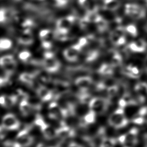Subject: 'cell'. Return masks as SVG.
<instances>
[{
	"label": "cell",
	"mask_w": 147,
	"mask_h": 147,
	"mask_svg": "<svg viewBox=\"0 0 147 147\" xmlns=\"http://www.w3.org/2000/svg\"><path fill=\"white\" fill-rule=\"evenodd\" d=\"M108 122L112 127L119 129L126 126L128 124L129 120L125 115L123 109L119 107L110 115Z\"/></svg>",
	"instance_id": "obj_1"
},
{
	"label": "cell",
	"mask_w": 147,
	"mask_h": 147,
	"mask_svg": "<svg viewBox=\"0 0 147 147\" xmlns=\"http://www.w3.org/2000/svg\"><path fill=\"white\" fill-rule=\"evenodd\" d=\"M109 104V101L106 98L95 97L91 98L88 106L90 109L94 111L96 114H102L106 111Z\"/></svg>",
	"instance_id": "obj_2"
},
{
	"label": "cell",
	"mask_w": 147,
	"mask_h": 147,
	"mask_svg": "<svg viewBox=\"0 0 147 147\" xmlns=\"http://www.w3.org/2000/svg\"><path fill=\"white\" fill-rule=\"evenodd\" d=\"M34 123L39 127L42 134L46 139L52 140L56 137V130L46 123L40 115H37L36 116Z\"/></svg>",
	"instance_id": "obj_3"
},
{
	"label": "cell",
	"mask_w": 147,
	"mask_h": 147,
	"mask_svg": "<svg viewBox=\"0 0 147 147\" xmlns=\"http://www.w3.org/2000/svg\"><path fill=\"white\" fill-rule=\"evenodd\" d=\"M34 142V138L31 136L28 129H24L17 135L13 147H28Z\"/></svg>",
	"instance_id": "obj_4"
},
{
	"label": "cell",
	"mask_w": 147,
	"mask_h": 147,
	"mask_svg": "<svg viewBox=\"0 0 147 147\" xmlns=\"http://www.w3.org/2000/svg\"><path fill=\"white\" fill-rule=\"evenodd\" d=\"M49 117L51 119L61 121L68 114V111L61 106L56 102H52L48 107Z\"/></svg>",
	"instance_id": "obj_5"
},
{
	"label": "cell",
	"mask_w": 147,
	"mask_h": 147,
	"mask_svg": "<svg viewBox=\"0 0 147 147\" xmlns=\"http://www.w3.org/2000/svg\"><path fill=\"white\" fill-rule=\"evenodd\" d=\"M2 127L7 130H16L20 126V122L17 118L13 114H6L2 119Z\"/></svg>",
	"instance_id": "obj_6"
},
{
	"label": "cell",
	"mask_w": 147,
	"mask_h": 147,
	"mask_svg": "<svg viewBox=\"0 0 147 147\" xmlns=\"http://www.w3.org/2000/svg\"><path fill=\"white\" fill-rule=\"evenodd\" d=\"M81 48L82 47L79 44H75L66 49L64 52V55L68 60L71 61H75L78 59Z\"/></svg>",
	"instance_id": "obj_7"
},
{
	"label": "cell",
	"mask_w": 147,
	"mask_h": 147,
	"mask_svg": "<svg viewBox=\"0 0 147 147\" xmlns=\"http://www.w3.org/2000/svg\"><path fill=\"white\" fill-rule=\"evenodd\" d=\"M74 21V18L72 16H68L65 18H61L57 22L58 30L67 33L68 30L72 26Z\"/></svg>",
	"instance_id": "obj_8"
},
{
	"label": "cell",
	"mask_w": 147,
	"mask_h": 147,
	"mask_svg": "<svg viewBox=\"0 0 147 147\" xmlns=\"http://www.w3.org/2000/svg\"><path fill=\"white\" fill-rule=\"evenodd\" d=\"M56 136L63 139L72 137L75 134L74 129L65 124H62L61 126L57 129H56Z\"/></svg>",
	"instance_id": "obj_9"
},
{
	"label": "cell",
	"mask_w": 147,
	"mask_h": 147,
	"mask_svg": "<svg viewBox=\"0 0 147 147\" xmlns=\"http://www.w3.org/2000/svg\"><path fill=\"white\" fill-rule=\"evenodd\" d=\"M138 129L136 127L131 128L126 135V141L125 146L132 147L137 144L138 142Z\"/></svg>",
	"instance_id": "obj_10"
},
{
	"label": "cell",
	"mask_w": 147,
	"mask_h": 147,
	"mask_svg": "<svg viewBox=\"0 0 147 147\" xmlns=\"http://www.w3.org/2000/svg\"><path fill=\"white\" fill-rule=\"evenodd\" d=\"M17 99V95H3L0 96V105L6 109L11 108L16 103Z\"/></svg>",
	"instance_id": "obj_11"
},
{
	"label": "cell",
	"mask_w": 147,
	"mask_h": 147,
	"mask_svg": "<svg viewBox=\"0 0 147 147\" xmlns=\"http://www.w3.org/2000/svg\"><path fill=\"white\" fill-rule=\"evenodd\" d=\"M92 83V79L89 76H82L78 78L75 81L76 86L83 92L87 91Z\"/></svg>",
	"instance_id": "obj_12"
},
{
	"label": "cell",
	"mask_w": 147,
	"mask_h": 147,
	"mask_svg": "<svg viewBox=\"0 0 147 147\" xmlns=\"http://www.w3.org/2000/svg\"><path fill=\"white\" fill-rule=\"evenodd\" d=\"M37 94L38 98L43 102L50 100L53 97V92L47 87L41 86L37 90Z\"/></svg>",
	"instance_id": "obj_13"
},
{
	"label": "cell",
	"mask_w": 147,
	"mask_h": 147,
	"mask_svg": "<svg viewBox=\"0 0 147 147\" xmlns=\"http://www.w3.org/2000/svg\"><path fill=\"white\" fill-rule=\"evenodd\" d=\"M44 66L47 71L53 72L59 68L60 63L53 57L45 59L44 61Z\"/></svg>",
	"instance_id": "obj_14"
},
{
	"label": "cell",
	"mask_w": 147,
	"mask_h": 147,
	"mask_svg": "<svg viewBox=\"0 0 147 147\" xmlns=\"http://www.w3.org/2000/svg\"><path fill=\"white\" fill-rule=\"evenodd\" d=\"M146 47V43L142 39H139L134 42H132L129 44V49L134 52H142Z\"/></svg>",
	"instance_id": "obj_15"
},
{
	"label": "cell",
	"mask_w": 147,
	"mask_h": 147,
	"mask_svg": "<svg viewBox=\"0 0 147 147\" xmlns=\"http://www.w3.org/2000/svg\"><path fill=\"white\" fill-rule=\"evenodd\" d=\"M32 104L26 99L21 100L20 103V110L21 114L24 116H28L32 111Z\"/></svg>",
	"instance_id": "obj_16"
},
{
	"label": "cell",
	"mask_w": 147,
	"mask_h": 147,
	"mask_svg": "<svg viewBox=\"0 0 147 147\" xmlns=\"http://www.w3.org/2000/svg\"><path fill=\"white\" fill-rule=\"evenodd\" d=\"M124 72L127 76L131 78H138L141 74V71L140 69L132 64H130L126 66L124 69Z\"/></svg>",
	"instance_id": "obj_17"
},
{
	"label": "cell",
	"mask_w": 147,
	"mask_h": 147,
	"mask_svg": "<svg viewBox=\"0 0 147 147\" xmlns=\"http://www.w3.org/2000/svg\"><path fill=\"white\" fill-rule=\"evenodd\" d=\"M33 41L32 35L30 33L29 29H25L24 31L23 34L20 36L19 38V42L21 44L28 45L30 44Z\"/></svg>",
	"instance_id": "obj_18"
},
{
	"label": "cell",
	"mask_w": 147,
	"mask_h": 147,
	"mask_svg": "<svg viewBox=\"0 0 147 147\" xmlns=\"http://www.w3.org/2000/svg\"><path fill=\"white\" fill-rule=\"evenodd\" d=\"M134 90L139 96L145 97L147 95V83L140 82L136 85Z\"/></svg>",
	"instance_id": "obj_19"
},
{
	"label": "cell",
	"mask_w": 147,
	"mask_h": 147,
	"mask_svg": "<svg viewBox=\"0 0 147 147\" xmlns=\"http://www.w3.org/2000/svg\"><path fill=\"white\" fill-rule=\"evenodd\" d=\"M120 6L118 0H105V7L109 10H115Z\"/></svg>",
	"instance_id": "obj_20"
},
{
	"label": "cell",
	"mask_w": 147,
	"mask_h": 147,
	"mask_svg": "<svg viewBox=\"0 0 147 147\" xmlns=\"http://www.w3.org/2000/svg\"><path fill=\"white\" fill-rule=\"evenodd\" d=\"M96 113L90 110V111L84 115L83 118V122L84 124L88 125L94 123L96 118Z\"/></svg>",
	"instance_id": "obj_21"
},
{
	"label": "cell",
	"mask_w": 147,
	"mask_h": 147,
	"mask_svg": "<svg viewBox=\"0 0 147 147\" xmlns=\"http://www.w3.org/2000/svg\"><path fill=\"white\" fill-rule=\"evenodd\" d=\"M116 144V140L114 138L104 137L102 138L100 147H115Z\"/></svg>",
	"instance_id": "obj_22"
},
{
	"label": "cell",
	"mask_w": 147,
	"mask_h": 147,
	"mask_svg": "<svg viewBox=\"0 0 147 147\" xmlns=\"http://www.w3.org/2000/svg\"><path fill=\"white\" fill-rule=\"evenodd\" d=\"M20 80L26 84L32 85L34 80V76L31 74L25 72L20 75Z\"/></svg>",
	"instance_id": "obj_23"
},
{
	"label": "cell",
	"mask_w": 147,
	"mask_h": 147,
	"mask_svg": "<svg viewBox=\"0 0 147 147\" xmlns=\"http://www.w3.org/2000/svg\"><path fill=\"white\" fill-rule=\"evenodd\" d=\"M140 6L134 3H127L125 5V12L129 16H131L140 7Z\"/></svg>",
	"instance_id": "obj_24"
},
{
	"label": "cell",
	"mask_w": 147,
	"mask_h": 147,
	"mask_svg": "<svg viewBox=\"0 0 147 147\" xmlns=\"http://www.w3.org/2000/svg\"><path fill=\"white\" fill-rule=\"evenodd\" d=\"M99 72L104 75H110L113 73V67L111 64H104L99 68Z\"/></svg>",
	"instance_id": "obj_25"
},
{
	"label": "cell",
	"mask_w": 147,
	"mask_h": 147,
	"mask_svg": "<svg viewBox=\"0 0 147 147\" xmlns=\"http://www.w3.org/2000/svg\"><path fill=\"white\" fill-rule=\"evenodd\" d=\"M85 18L89 22H98L102 17L97 13L96 11H90L87 12V14Z\"/></svg>",
	"instance_id": "obj_26"
},
{
	"label": "cell",
	"mask_w": 147,
	"mask_h": 147,
	"mask_svg": "<svg viewBox=\"0 0 147 147\" xmlns=\"http://www.w3.org/2000/svg\"><path fill=\"white\" fill-rule=\"evenodd\" d=\"M12 46V42L7 38H0V51L7 50Z\"/></svg>",
	"instance_id": "obj_27"
},
{
	"label": "cell",
	"mask_w": 147,
	"mask_h": 147,
	"mask_svg": "<svg viewBox=\"0 0 147 147\" xmlns=\"http://www.w3.org/2000/svg\"><path fill=\"white\" fill-rule=\"evenodd\" d=\"M122 63V57L119 53H114L111 57V65L113 67L119 65Z\"/></svg>",
	"instance_id": "obj_28"
},
{
	"label": "cell",
	"mask_w": 147,
	"mask_h": 147,
	"mask_svg": "<svg viewBox=\"0 0 147 147\" xmlns=\"http://www.w3.org/2000/svg\"><path fill=\"white\" fill-rule=\"evenodd\" d=\"M14 61V57L11 55H5L0 58V65L3 66Z\"/></svg>",
	"instance_id": "obj_29"
},
{
	"label": "cell",
	"mask_w": 147,
	"mask_h": 147,
	"mask_svg": "<svg viewBox=\"0 0 147 147\" xmlns=\"http://www.w3.org/2000/svg\"><path fill=\"white\" fill-rule=\"evenodd\" d=\"M119 88L115 84L107 88V94L110 98L114 97L118 92Z\"/></svg>",
	"instance_id": "obj_30"
},
{
	"label": "cell",
	"mask_w": 147,
	"mask_h": 147,
	"mask_svg": "<svg viewBox=\"0 0 147 147\" xmlns=\"http://www.w3.org/2000/svg\"><path fill=\"white\" fill-rule=\"evenodd\" d=\"M2 68L5 69V71L6 72H7L9 74L13 72H14V71L15 70V69L16 68V62L14 60V61L3 66Z\"/></svg>",
	"instance_id": "obj_31"
},
{
	"label": "cell",
	"mask_w": 147,
	"mask_h": 147,
	"mask_svg": "<svg viewBox=\"0 0 147 147\" xmlns=\"http://www.w3.org/2000/svg\"><path fill=\"white\" fill-rule=\"evenodd\" d=\"M126 30L129 33H130L131 36H137V28L136 26L133 25V24H130V25H128L126 27Z\"/></svg>",
	"instance_id": "obj_32"
},
{
	"label": "cell",
	"mask_w": 147,
	"mask_h": 147,
	"mask_svg": "<svg viewBox=\"0 0 147 147\" xmlns=\"http://www.w3.org/2000/svg\"><path fill=\"white\" fill-rule=\"evenodd\" d=\"M98 29L100 31H103L106 30V29L107 27V24L106 21H105L104 19L101 18L98 22H96Z\"/></svg>",
	"instance_id": "obj_33"
},
{
	"label": "cell",
	"mask_w": 147,
	"mask_h": 147,
	"mask_svg": "<svg viewBox=\"0 0 147 147\" xmlns=\"http://www.w3.org/2000/svg\"><path fill=\"white\" fill-rule=\"evenodd\" d=\"M123 36H121L119 34L117 33L116 32H115L114 31H113L111 34H110V40L111 41V42L115 44V45H118V41L120 39V38Z\"/></svg>",
	"instance_id": "obj_34"
},
{
	"label": "cell",
	"mask_w": 147,
	"mask_h": 147,
	"mask_svg": "<svg viewBox=\"0 0 147 147\" xmlns=\"http://www.w3.org/2000/svg\"><path fill=\"white\" fill-rule=\"evenodd\" d=\"M18 56L21 60L26 61L31 56V54L28 51H23L19 54Z\"/></svg>",
	"instance_id": "obj_35"
},
{
	"label": "cell",
	"mask_w": 147,
	"mask_h": 147,
	"mask_svg": "<svg viewBox=\"0 0 147 147\" xmlns=\"http://www.w3.org/2000/svg\"><path fill=\"white\" fill-rule=\"evenodd\" d=\"M132 121L133 123H136V124H138V125H141L142 123H144V122L145 121L144 118L141 115H138L137 117H136L134 118H133V119H132Z\"/></svg>",
	"instance_id": "obj_36"
},
{
	"label": "cell",
	"mask_w": 147,
	"mask_h": 147,
	"mask_svg": "<svg viewBox=\"0 0 147 147\" xmlns=\"http://www.w3.org/2000/svg\"><path fill=\"white\" fill-rule=\"evenodd\" d=\"M7 17L6 11L5 9H0V22H4Z\"/></svg>",
	"instance_id": "obj_37"
},
{
	"label": "cell",
	"mask_w": 147,
	"mask_h": 147,
	"mask_svg": "<svg viewBox=\"0 0 147 147\" xmlns=\"http://www.w3.org/2000/svg\"><path fill=\"white\" fill-rule=\"evenodd\" d=\"M98 53L96 51H92L88 55V56L87 57V59L89 61L95 59V58H96V57L98 56Z\"/></svg>",
	"instance_id": "obj_38"
},
{
	"label": "cell",
	"mask_w": 147,
	"mask_h": 147,
	"mask_svg": "<svg viewBox=\"0 0 147 147\" xmlns=\"http://www.w3.org/2000/svg\"><path fill=\"white\" fill-rule=\"evenodd\" d=\"M118 105L119 107L124 109L126 106H127V103L125 100V99L122 97L121 99H119L118 101Z\"/></svg>",
	"instance_id": "obj_39"
},
{
	"label": "cell",
	"mask_w": 147,
	"mask_h": 147,
	"mask_svg": "<svg viewBox=\"0 0 147 147\" xmlns=\"http://www.w3.org/2000/svg\"><path fill=\"white\" fill-rule=\"evenodd\" d=\"M51 31L49 30H47V29H44L41 30L40 32V37L41 39L44 38L45 37H46Z\"/></svg>",
	"instance_id": "obj_40"
},
{
	"label": "cell",
	"mask_w": 147,
	"mask_h": 147,
	"mask_svg": "<svg viewBox=\"0 0 147 147\" xmlns=\"http://www.w3.org/2000/svg\"><path fill=\"white\" fill-rule=\"evenodd\" d=\"M88 40L87 38H84L83 37V38H81L79 40L78 44L80 45V46L81 47H84L86 45H87V43H88Z\"/></svg>",
	"instance_id": "obj_41"
},
{
	"label": "cell",
	"mask_w": 147,
	"mask_h": 147,
	"mask_svg": "<svg viewBox=\"0 0 147 147\" xmlns=\"http://www.w3.org/2000/svg\"><path fill=\"white\" fill-rule=\"evenodd\" d=\"M125 141H126V135L125 134H122L120 136H119V137L118 138V141L121 143V144L124 145L125 143Z\"/></svg>",
	"instance_id": "obj_42"
},
{
	"label": "cell",
	"mask_w": 147,
	"mask_h": 147,
	"mask_svg": "<svg viewBox=\"0 0 147 147\" xmlns=\"http://www.w3.org/2000/svg\"><path fill=\"white\" fill-rule=\"evenodd\" d=\"M67 147H83L82 145L78 144L76 143L75 142H71V144H69L68 145V146H67Z\"/></svg>",
	"instance_id": "obj_43"
},
{
	"label": "cell",
	"mask_w": 147,
	"mask_h": 147,
	"mask_svg": "<svg viewBox=\"0 0 147 147\" xmlns=\"http://www.w3.org/2000/svg\"><path fill=\"white\" fill-rule=\"evenodd\" d=\"M5 79L0 78V87H1V86H2V85L5 83Z\"/></svg>",
	"instance_id": "obj_44"
},
{
	"label": "cell",
	"mask_w": 147,
	"mask_h": 147,
	"mask_svg": "<svg viewBox=\"0 0 147 147\" xmlns=\"http://www.w3.org/2000/svg\"><path fill=\"white\" fill-rule=\"evenodd\" d=\"M36 147H49V146H47L43 144H38V145H37Z\"/></svg>",
	"instance_id": "obj_45"
},
{
	"label": "cell",
	"mask_w": 147,
	"mask_h": 147,
	"mask_svg": "<svg viewBox=\"0 0 147 147\" xmlns=\"http://www.w3.org/2000/svg\"><path fill=\"white\" fill-rule=\"evenodd\" d=\"M144 140H145V141L146 142V144H147V133L145 134L144 136Z\"/></svg>",
	"instance_id": "obj_46"
},
{
	"label": "cell",
	"mask_w": 147,
	"mask_h": 147,
	"mask_svg": "<svg viewBox=\"0 0 147 147\" xmlns=\"http://www.w3.org/2000/svg\"><path fill=\"white\" fill-rule=\"evenodd\" d=\"M145 29L146 31L147 32V23H146V25H145Z\"/></svg>",
	"instance_id": "obj_47"
},
{
	"label": "cell",
	"mask_w": 147,
	"mask_h": 147,
	"mask_svg": "<svg viewBox=\"0 0 147 147\" xmlns=\"http://www.w3.org/2000/svg\"><path fill=\"white\" fill-rule=\"evenodd\" d=\"M145 64H146V66L147 67V57L146 58V60H145Z\"/></svg>",
	"instance_id": "obj_48"
},
{
	"label": "cell",
	"mask_w": 147,
	"mask_h": 147,
	"mask_svg": "<svg viewBox=\"0 0 147 147\" xmlns=\"http://www.w3.org/2000/svg\"><path fill=\"white\" fill-rule=\"evenodd\" d=\"M1 129H2V128H1V126H0V131H1Z\"/></svg>",
	"instance_id": "obj_49"
},
{
	"label": "cell",
	"mask_w": 147,
	"mask_h": 147,
	"mask_svg": "<svg viewBox=\"0 0 147 147\" xmlns=\"http://www.w3.org/2000/svg\"><path fill=\"white\" fill-rule=\"evenodd\" d=\"M146 2H147V1H146Z\"/></svg>",
	"instance_id": "obj_50"
}]
</instances>
